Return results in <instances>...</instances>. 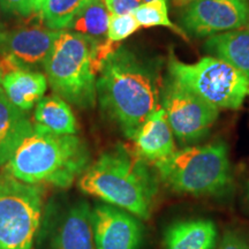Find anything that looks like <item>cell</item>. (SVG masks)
I'll return each instance as SVG.
<instances>
[{
  "label": "cell",
  "mask_w": 249,
  "mask_h": 249,
  "mask_svg": "<svg viewBox=\"0 0 249 249\" xmlns=\"http://www.w3.org/2000/svg\"><path fill=\"white\" fill-rule=\"evenodd\" d=\"M34 123L0 90V169L8 163L18 148L33 133Z\"/></svg>",
  "instance_id": "obj_15"
},
{
  "label": "cell",
  "mask_w": 249,
  "mask_h": 249,
  "mask_svg": "<svg viewBox=\"0 0 249 249\" xmlns=\"http://www.w3.org/2000/svg\"><path fill=\"white\" fill-rule=\"evenodd\" d=\"M152 165L160 181L178 194L223 197L233 188L229 148L224 141L182 148Z\"/></svg>",
  "instance_id": "obj_5"
},
{
  "label": "cell",
  "mask_w": 249,
  "mask_h": 249,
  "mask_svg": "<svg viewBox=\"0 0 249 249\" xmlns=\"http://www.w3.org/2000/svg\"><path fill=\"white\" fill-rule=\"evenodd\" d=\"M91 213L88 202L76 200L52 214L46 249H96Z\"/></svg>",
  "instance_id": "obj_12"
},
{
  "label": "cell",
  "mask_w": 249,
  "mask_h": 249,
  "mask_svg": "<svg viewBox=\"0 0 249 249\" xmlns=\"http://www.w3.org/2000/svg\"><path fill=\"white\" fill-rule=\"evenodd\" d=\"M110 15L104 0H89L74 17L67 30L102 39L107 37Z\"/></svg>",
  "instance_id": "obj_19"
},
{
  "label": "cell",
  "mask_w": 249,
  "mask_h": 249,
  "mask_svg": "<svg viewBox=\"0 0 249 249\" xmlns=\"http://www.w3.org/2000/svg\"><path fill=\"white\" fill-rule=\"evenodd\" d=\"M61 31L50 29L45 24L0 30V57H7L18 66L27 70L44 68Z\"/></svg>",
  "instance_id": "obj_11"
},
{
  "label": "cell",
  "mask_w": 249,
  "mask_h": 249,
  "mask_svg": "<svg viewBox=\"0 0 249 249\" xmlns=\"http://www.w3.org/2000/svg\"><path fill=\"white\" fill-rule=\"evenodd\" d=\"M0 80H1V76H0ZM0 90H2V89H1V86H0Z\"/></svg>",
  "instance_id": "obj_30"
},
{
  "label": "cell",
  "mask_w": 249,
  "mask_h": 249,
  "mask_svg": "<svg viewBox=\"0 0 249 249\" xmlns=\"http://www.w3.org/2000/svg\"><path fill=\"white\" fill-rule=\"evenodd\" d=\"M204 50L211 57L227 62L249 81V30L216 34L205 40Z\"/></svg>",
  "instance_id": "obj_17"
},
{
  "label": "cell",
  "mask_w": 249,
  "mask_h": 249,
  "mask_svg": "<svg viewBox=\"0 0 249 249\" xmlns=\"http://www.w3.org/2000/svg\"><path fill=\"white\" fill-rule=\"evenodd\" d=\"M91 164L86 141L76 135H59L39 124L2 167L5 174L31 185L67 189Z\"/></svg>",
  "instance_id": "obj_3"
},
{
  "label": "cell",
  "mask_w": 249,
  "mask_h": 249,
  "mask_svg": "<svg viewBox=\"0 0 249 249\" xmlns=\"http://www.w3.org/2000/svg\"><path fill=\"white\" fill-rule=\"evenodd\" d=\"M0 76L6 97L26 112L44 97L49 86L45 74L18 66L7 57H0Z\"/></svg>",
  "instance_id": "obj_13"
},
{
  "label": "cell",
  "mask_w": 249,
  "mask_h": 249,
  "mask_svg": "<svg viewBox=\"0 0 249 249\" xmlns=\"http://www.w3.org/2000/svg\"><path fill=\"white\" fill-rule=\"evenodd\" d=\"M92 227L96 249H140L144 226L140 218L107 203L92 207Z\"/></svg>",
  "instance_id": "obj_10"
},
{
  "label": "cell",
  "mask_w": 249,
  "mask_h": 249,
  "mask_svg": "<svg viewBox=\"0 0 249 249\" xmlns=\"http://www.w3.org/2000/svg\"><path fill=\"white\" fill-rule=\"evenodd\" d=\"M140 24L133 13L128 14H111L108 20L107 39L111 43H120L128 38L139 30Z\"/></svg>",
  "instance_id": "obj_22"
},
{
  "label": "cell",
  "mask_w": 249,
  "mask_h": 249,
  "mask_svg": "<svg viewBox=\"0 0 249 249\" xmlns=\"http://www.w3.org/2000/svg\"><path fill=\"white\" fill-rule=\"evenodd\" d=\"M246 195H247V198L249 201V182L247 183V188H246Z\"/></svg>",
  "instance_id": "obj_27"
},
{
  "label": "cell",
  "mask_w": 249,
  "mask_h": 249,
  "mask_svg": "<svg viewBox=\"0 0 249 249\" xmlns=\"http://www.w3.org/2000/svg\"><path fill=\"white\" fill-rule=\"evenodd\" d=\"M167 75L217 108L238 110L249 95V81L227 62L204 57L186 64L170 54Z\"/></svg>",
  "instance_id": "obj_6"
},
{
  "label": "cell",
  "mask_w": 249,
  "mask_h": 249,
  "mask_svg": "<svg viewBox=\"0 0 249 249\" xmlns=\"http://www.w3.org/2000/svg\"><path fill=\"white\" fill-rule=\"evenodd\" d=\"M85 194L148 220L158 194V178L148 161L124 144L104 151L77 179Z\"/></svg>",
  "instance_id": "obj_2"
},
{
  "label": "cell",
  "mask_w": 249,
  "mask_h": 249,
  "mask_svg": "<svg viewBox=\"0 0 249 249\" xmlns=\"http://www.w3.org/2000/svg\"><path fill=\"white\" fill-rule=\"evenodd\" d=\"M0 7L8 13L24 18L36 13L34 0H0Z\"/></svg>",
  "instance_id": "obj_23"
},
{
  "label": "cell",
  "mask_w": 249,
  "mask_h": 249,
  "mask_svg": "<svg viewBox=\"0 0 249 249\" xmlns=\"http://www.w3.org/2000/svg\"><path fill=\"white\" fill-rule=\"evenodd\" d=\"M34 124L59 135H76L79 132L70 104L55 93L39 99L34 112Z\"/></svg>",
  "instance_id": "obj_18"
},
{
  "label": "cell",
  "mask_w": 249,
  "mask_h": 249,
  "mask_svg": "<svg viewBox=\"0 0 249 249\" xmlns=\"http://www.w3.org/2000/svg\"><path fill=\"white\" fill-rule=\"evenodd\" d=\"M248 20V0H192L179 21L187 35L205 37L238 30Z\"/></svg>",
  "instance_id": "obj_9"
},
{
  "label": "cell",
  "mask_w": 249,
  "mask_h": 249,
  "mask_svg": "<svg viewBox=\"0 0 249 249\" xmlns=\"http://www.w3.org/2000/svg\"><path fill=\"white\" fill-rule=\"evenodd\" d=\"M218 230L207 218L174 222L164 233L165 249H216Z\"/></svg>",
  "instance_id": "obj_16"
},
{
  "label": "cell",
  "mask_w": 249,
  "mask_h": 249,
  "mask_svg": "<svg viewBox=\"0 0 249 249\" xmlns=\"http://www.w3.org/2000/svg\"><path fill=\"white\" fill-rule=\"evenodd\" d=\"M116 43L62 30L44 64L48 83L68 104L91 108L97 102L96 82L103 61Z\"/></svg>",
  "instance_id": "obj_4"
},
{
  "label": "cell",
  "mask_w": 249,
  "mask_h": 249,
  "mask_svg": "<svg viewBox=\"0 0 249 249\" xmlns=\"http://www.w3.org/2000/svg\"><path fill=\"white\" fill-rule=\"evenodd\" d=\"M132 141L136 154L151 164L165 160L177 150L173 132L163 107L148 118Z\"/></svg>",
  "instance_id": "obj_14"
},
{
  "label": "cell",
  "mask_w": 249,
  "mask_h": 249,
  "mask_svg": "<svg viewBox=\"0 0 249 249\" xmlns=\"http://www.w3.org/2000/svg\"><path fill=\"white\" fill-rule=\"evenodd\" d=\"M105 6L110 14H128L133 13L140 5L142 0H104Z\"/></svg>",
  "instance_id": "obj_25"
},
{
  "label": "cell",
  "mask_w": 249,
  "mask_h": 249,
  "mask_svg": "<svg viewBox=\"0 0 249 249\" xmlns=\"http://www.w3.org/2000/svg\"><path fill=\"white\" fill-rule=\"evenodd\" d=\"M89 0H46L38 14L50 29L66 30L74 17Z\"/></svg>",
  "instance_id": "obj_20"
},
{
  "label": "cell",
  "mask_w": 249,
  "mask_h": 249,
  "mask_svg": "<svg viewBox=\"0 0 249 249\" xmlns=\"http://www.w3.org/2000/svg\"><path fill=\"white\" fill-rule=\"evenodd\" d=\"M161 107L174 138L183 148L207 138L219 116V108L189 91L170 75L164 79Z\"/></svg>",
  "instance_id": "obj_8"
},
{
  "label": "cell",
  "mask_w": 249,
  "mask_h": 249,
  "mask_svg": "<svg viewBox=\"0 0 249 249\" xmlns=\"http://www.w3.org/2000/svg\"><path fill=\"white\" fill-rule=\"evenodd\" d=\"M44 202V186L0 176V249H34Z\"/></svg>",
  "instance_id": "obj_7"
},
{
  "label": "cell",
  "mask_w": 249,
  "mask_h": 249,
  "mask_svg": "<svg viewBox=\"0 0 249 249\" xmlns=\"http://www.w3.org/2000/svg\"><path fill=\"white\" fill-rule=\"evenodd\" d=\"M140 27H164L169 28L178 35L185 37L187 34L181 28L171 21L169 15V6L166 0H151V1L142 2L135 11L133 12Z\"/></svg>",
  "instance_id": "obj_21"
},
{
  "label": "cell",
  "mask_w": 249,
  "mask_h": 249,
  "mask_svg": "<svg viewBox=\"0 0 249 249\" xmlns=\"http://www.w3.org/2000/svg\"><path fill=\"white\" fill-rule=\"evenodd\" d=\"M163 62L118 45L103 61L96 82L102 113L124 138L133 140L161 107Z\"/></svg>",
  "instance_id": "obj_1"
},
{
  "label": "cell",
  "mask_w": 249,
  "mask_h": 249,
  "mask_svg": "<svg viewBox=\"0 0 249 249\" xmlns=\"http://www.w3.org/2000/svg\"><path fill=\"white\" fill-rule=\"evenodd\" d=\"M216 249H249V241L241 233L227 230Z\"/></svg>",
  "instance_id": "obj_24"
},
{
  "label": "cell",
  "mask_w": 249,
  "mask_h": 249,
  "mask_svg": "<svg viewBox=\"0 0 249 249\" xmlns=\"http://www.w3.org/2000/svg\"><path fill=\"white\" fill-rule=\"evenodd\" d=\"M178 1H182L183 2V1H189V0H178Z\"/></svg>",
  "instance_id": "obj_29"
},
{
  "label": "cell",
  "mask_w": 249,
  "mask_h": 249,
  "mask_svg": "<svg viewBox=\"0 0 249 249\" xmlns=\"http://www.w3.org/2000/svg\"><path fill=\"white\" fill-rule=\"evenodd\" d=\"M143 2H147V1H151V0H142ZM166 1H169V0H166Z\"/></svg>",
  "instance_id": "obj_28"
},
{
  "label": "cell",
  "mask_w": 249,
  "mask_h": 249,
  "mask_svg": "<svg viewBox=\"0 0 249 249\" xmlns=\"http://www.w3.org/2000/svg\"><path fill=\"white\" fill-rule=\"evenodd\" d=\"M46 0H34V2H35V11L37 14L40 13V11H42L43 6H44Z\"/></svg>",
  "instance_id": "obj_26"
}]
</instances>
